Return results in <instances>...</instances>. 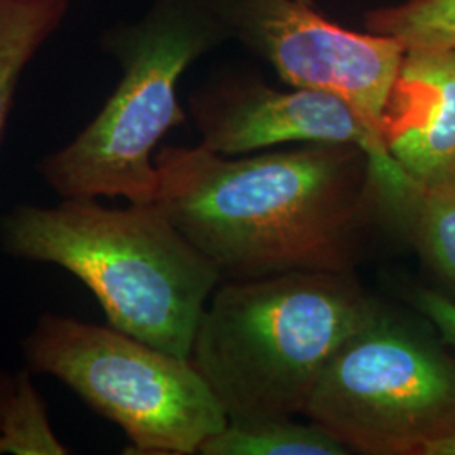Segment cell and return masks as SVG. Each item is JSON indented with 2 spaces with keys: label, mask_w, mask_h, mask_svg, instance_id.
<instances>
[{
  "label": "cell",
  "mask_w": 455,
  "mask_h": 455,
  "mask_svg": "<svg viewBox=\"0 0 455 455\" xmlns=\"http://www.w3.org/2000/svg\"><path fill=\"white\" fill-rule=\"evenodd\" d=\"M156 199L221 280L353 272L370 216L381 208L366 154L304 144L240 159L206 147L154 156Z\"/></svg>",
  "instance_id": "cell-1"
},
{
  "label": "cell",
  "mask_w": 455,
  "mask_h": 455,
  "mask_svg": "<svg viewBox=\"0 0 455 455\" xmlns=\"http://www.w3.org/2000/svg\"><path fill=\"white\" fill-rule=\"evenodd\" d=\"M411 302L423 317L437 327L443 342L455 349V300L430 289H415Z\"/></svg>",
  "instance_id": "cell-15"
},
{
  "label": "cell",
  "mask_w": 455,
  "mask_h": 455,
  "mask_svg": "<svg viewBox=\"0 0 455 455\" xmlns=\"http://www.w3.org/2000/svg\"><path fill=\"white\" fill-rule=\"evenodd\" d=\"M387 212L402 223L425 261L455 287V182L415 184Z\"/></svg>",
  "instance_id": "cell-12"
},
{
  "label": "cell",
  "mask_w": 455,
  "mask_h": 455,
  "mask_svg": "<svg viewBox=\"0 0 455 455\" xmlns=\"http://www.w3.org/2000/svg\"><path fill=\"white\" fill-rule=\"evenodd\" d=\"M189 115L201 135V146L225 157L283 144L358 147L368 157L383 208L417 184L391 159L361 116L324 92H280L259 82L218 80L193 92Z\"/></svg>",
  "instance_id": "cell-8"
},
{
  "label": "cell",
  "mask_w": 455,
  "mask_h": 455,
  "mask_svg": "<svg viewBox=\"0 0 455 455\" xmlns=\"http://www.w3.org/2000/svg\"><path fill=\"white\" fill-rule=\"evenodd\" d=\"M201 455H347L339 440L317 423H299L293 417L228 420L206 440Z\"/></svg>",
  "instance_id": "cell-11"
},
{
  "label": "cell",
  "mask_w": 455,
  "mask_h": 455,
  "mask_svg": "<svg viewBox=\"0 0 455 455\" xmlns=\"http://www.w3.org/2000/svg\"><path fill=\"white\" fill-rule=\"evenodd\" d=\"M379 309L353 272L221 280L189 361L228 420L304 415L329 361Z\"/></svg>",
  "instance_id": "cell-3"
},
{
  "label": "cell",
  "mask_w": 455,
  "mask_h": 455,
  "mask_svg": "<svg viewBox=\"0 0 455 455\" xmlns=\"http://www.w3.org/2000/svg\"><path fill=\"white\" fill-rule=\"evenodd\" d=\"M28 368L17 371L16 395L0 427V455H66L71 451L54 434L48 407Z\"/></svg>",
  "instance_id": "cell-14"
},
{
  "label": "cell",
  "mask_w": 455,
  "mask_h": 455,
  "mask_svg": "<svg viewBox=\"0 0 455 455\" xmlns=\"http://www.w3.org/2000/svg\"><path fill=\"white\" fill-rule=\"evenodd\" d=\"M29 371L61 381L129 440L125 454L195 455L228 422L189 358L112 325L44 312L22 338Z\"/></svg>",
  "instance_id": "cell-5"
},
{
  "label": "cell",
  "mask_w": 455,
  "mask_h": 455,
  "mask_svg": "<svg viewBox=\"0 0 455 455\" xmlns=\"http://www.w3.org/2000/svg\"><path fill=\"white\" fill-rule=\"evenodd\" d=\"M225 29L212 2L164 0L115 44L124 76L100 114L37 171L61 197H124L154 203L156 147L188 115L176 88Z\"/></svg>",
  "instance_id": "cell-4"
},
{
  "label": "cell",
  "mask_w": 455,
  "mask_h": 455,
  "mask_svg": "<svg viewBox=\"0 0 455 455\" xmlns=\"http://www.w3.org/2000/svg\"><path fill=\"white\" fill-rule=\"evenodd\" d=\"M299 2H304V4H310L312 5V0H299Z\"/></svg>",
  "instance_id": "cell-18"
},
{
  "label": "cell",
  "mask_w": 455,
  "mask_h": 455,
  "mask_svg": "<svg viewBox=\"0 0 455 455\" xmlns=\"http://www.w3.org/2000/svg\"><path fill=\"white\" fill-rule=\"evenodd\" d=\"M0 250L76 276L108 324L180 358H189L197 321L221 282L157 203L107 208L97 197H63L56 206L17 204L0 216Z\"/></svg>",
  "instance_id": "cell-2"
},
{
  "label": "cell",
  "mask_w": 455,
  "mask_h": 455,
  "mask_svg": "<svg viewBox=\"0 0 455 455\" xmlns=\"http://www.w3.org/2000/svg\"><path fill=\"white\" fill-rule=\"evenodd\" d=\"M68 0H0V140L26 66L61 26Z\"/></svg>",
  "instance_id": "cell-10"
},
{
  "label": "cell",
  "mask_w": 455,
  "mask_h": 455,
  "mask_svg": "<svg viewBox=\"0 0 455 455\" xmlns=\"http://www.w3.org/2000/svg\"><path fill=\"white\" fill-rule=\"evenodd\" d=\"M425 455H455V435L434 443Z\"/></svg>",
  "instance_id": "cell-17"
},
{
  "label": "cell",
  "mask_w": 455,
  "mask_h": 455,
  "mask_svg": "<svg viewBox=\"0 0 455 455\" xmlns=\"http://www.w3.org/2000/svg\"><path fill=\"white\" fill-rule=\"evenodd\" d=\"M304 415L351 454L425 455L455 435V358L379 309L329 361Z\"/></svg>",
  "instance_id": "cell-6"
},
{
  "label": "cell",
  "mask_w": 455,
  "mask_h": 455,
  "mask_svg": "<svg viewBox=\"0 0 455 455\" xmlns=\"http://www.w3.org/2000/svg\"><path fill=\"white\" fill-rule=\"evenodd\" d=\"M371 33L390 36L408 49H455V0H408L371 12Z\"/></svg>",
  "instance_id": "cell-13"
},
{
  "label": "cell",
  "mask_w": 455,
  "mask_h": 455,
  "mask_svg": "<svg viewBox=\"0 0 455 455\" xmlns=\"http://www.w3.org/2000/svg\"><path fill=\"white\" fill-rule=\"evenodd\" d=\"M17 373L0 370V427L16 395Z\"/></svg>",
  "instance_id": "cell-16"
},
{
  "label": "cell",
  "mask_w": 455,
  "mask_h": 455,
  "mask_svg": "<svg viewBox=\"0 0 455 455\" xmlns=\"http://www.w3.org/2000/svg\"><path fill=\"white\" fill-rule=\"evenodd\" d=\"M379 135L417 184L455 182V49L405 51Z\"/></svg>",
  "instance_id": "cell-9"
},
{
  "label": "cell",
  "mask_w": 455,
  "mask_h": 455,
  "mask_svg": "<svg viewBox=\"0 0 455 455\" xmlns=\"http://www.w3.org/2000/svg\"><path fill=\"white\" fill-rule=\"evenodd\" d=\"M212 4L225 29L257 49L283 82L339 98L381 140V120L405 56L403 44L390 36L344 29L299 0Z\"/></svg>",
  "instance_id": "cell-7"
}]
</instances>
